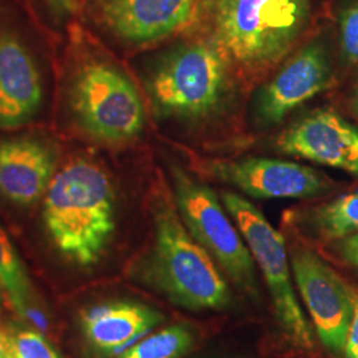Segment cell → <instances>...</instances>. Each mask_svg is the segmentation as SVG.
<instances>
[{
  "label": "cell",
  "mask_w": 358,
  "mask_h": 358,
  "mask_svg": "<svg viewBox=\"0 0 358 358\" xmlns=\"http://www.w3.org/2000/svg\"><path fill=\"white\" fill-rule=\"evenodd\" d=\"M207 41L244 75H259L307 29L312 0H198Z\"/></svg>",
  "instance_id": "1"
},
{
  "label": "cell",
  "mask_w": 358,
  "mask_h": 358,
  "mask_svg": "<svg viewBox=\"0 0 358 358\" xmlns=\"http://www.w3.org/2000/svg\"><path fill=\"white\" fill-rule=\"evenodd\" d=\"M44 224L55 247L80 267L103 257L115 230L113 185L103 167L76 158L59 169L44 195Z\"/></svg>",
  "instance_id": "2"
},
{
  "label": "cell",
  "mask_w": 358,
  "mask_h": 358,
  "mask_svg": "<svg viewBox=\"0 0 358 358\" xmlns=\"http://www.w3.org/2000/svg\"><path fill=\"white\" fill-rule=\"evenodd\" d=\"M154 241L148 260L150 282L180 307L223 309L231 291L213 257L182 222L174 196L159 187L152 201Z\"/></svg>",
  "instance_id": "3"
},
{
  "label": "cell",
  "mask_w": 358,
  "mask_h": 358,
  "mask_svg": "<svg viewBox=\"0 0 358 358\" xmlns=\"http://www.w3.org/2000/svg\"><path fill=\"white\" fill-rule=\"evenodd\" d=\"M159 117L202 121L222 108L230 92V64L210 41L182 44L167 52L146 80Z\"/></svg>",
  "instance_id": "4"
},
{
  "label": "cell",
  "mask_w": 358,
  "mask_h": 358,
  "mask_svg": "<svg viewBox=\"0 0 358 358\" xmlns=\"http://www.w3.org/2000/svg\"><path fill=\"white\" fill-rule=\"evenodd\" d=\"M69 103L78 127L99 141H133L145 127L138 90L121 69L103 60L88 62L77 71Z\"/></svg>",
  "instance_id": "5"
},
{
  "label": "cell",
  "mask_w": 358,
  "mask_h": 358,
  "mask_svg": "<svg viewBox=\"0 0 358 358\" xmlns=\"http://www.w3.org/2000/svg\"><path fill=\"white\" fill-rule=\"evenodd\" d=\"M173 196L183 224L219 267L243 292L256 297L254 257L222 199L207 185L177 165L170 166Z\"/></svg>",
  "instance_id": "6"
},
{
  "label": "cell",
  "mask_w": 358,
  "mask_h": 358,
  "mask_svg": "<svg viewBox=\"0 0 358 358\" xmlns=\"http://www.w3.org/2000/svg\"><path fill=\"white\" fill-rule=\"evenodd\" d=\"M220 199L267 282L273 309L282 331L294 346L310 350L313 348V334L294 294L287 247L282 234L242 195L222 192Z\"/></svg>",
  "instance_id": "7"
},
{
  "label": "cell",
  "mask_w": 358,
  "mask_h": 358,
  "mask_svg": "<svg viewBox=\"0 0 358 358\" xmlns=\"http://www.w3.org/2000/svg\"><path fill=\"white\" fill-rule=\"evenodd\" d=\"M332 77V56L327 41L322 38L308 41L257 90L252 103L256 127L280 125L296 108L327 90Z\"/></svg>",
  "instance_id": "8"
},
{
  "label": "cell",
  "mask_w": 358,
  "mask_h": 358,
  "mask_svg": "<svg viewBox=\"0 0 358 358\" xmlns=\"http://www.w3.org/2000/svg\"><path fill=\"white\" fill-rule=\"evenodd\" d=\"M291 266L322 344L336 355L343 353L355 310V291L307 247H292Z\"/></svg>",
  "instance_id": "9"
},
{
  "label": "cell",
  "mask_w": 358,
  "mask_h": 358,
  "mask_svg": "<svg viewBox=\"0 0 358 358\" xmlns=\"http://www.w3.org/2000/svg\"><path fill=\"white\" fill-rule=\"evenodd\" d=\"M199 169L207 177L257 199L313 198L331 189L329 179L317 170L276 158L210 159Z\"/></svg>",
  "instance_id": "10"
},
{
  "label": "cell",
  "mask_w": 358,
  "mask_h": 358,
  "mask_svg": "<svg viewBox=\"0 0 358 358\" xmlns=\"http://www.w3.org/2000/svg\"><path fill=\"white\" fill-rule=\"evenodd\" d=\"M282 153L358 178V127L331 109H319L285 129L276 141Z\"/></svg>",
  "instance_id": "11"
},
{
  "label": "cell",
  "mask_w": 358,
  "mask_h": 358,
  "mask_svg": "<svg viewBox=\"0 0 358 358\" xmlns=\"http://www.w3.org/2000/svg\"><path fill=\"white\" fill-rule=\"evenodd\" d=\"M198 0H96L99 20L128 44L159 41L189 23Z\"/></svg>",
  "instance_id": "12"
},
{
  "label": "cell",
  "mask_w": 358,
  "mask_h": 358,
  "mask_svg": "<svg viewBox=\"0 0 358 358\" xmlns=\"http://www.w3.org/2000/svg\"><path fill=\"white\" fill-rule=\"evenodd\" d=\"M43 103V81L36 60L13 32H0V129L31 122Z\"/></svg>",
  "instance_id": "13"
},
{
  "label": "cell",
  "mask_w": 358,
  "mask_h": 358,
  "mask_svg": "<svg viewBox=\"0 0 358 358\" xmlns=\"http://www.w3.org/2000/svg\"><path fill=\"white\" fill-rule=\"evenodd\" d=\"M57 171V154L34 137L0 141V195L17 206L44 198Z\"/></svg>",
  "instance_id": "14"
},
{
  "label": "cell",
  "mask_w": 358,
  "mask_h": 358,
  "mask_svg": "<svg viewBox=\"0 0 358 358\" xmlns=\"http://www.w3.org/2000/svg\"><path fill=\"white\" fill-rule=\"evenodd\" d=\"M162 320V315L152 308L115 301L85 310L83 327L93 345L103 352H115L152 331Z\"/></svg>",
  "instance_id": "15"
},
{
  "label": "cell",
  "mask_w": 358,
  "mask_h": 358,
  "mask_svg": "<svg viewBox=\"0 0 358 358\" xmlns=\"http://www.w3.org/2000/svg\"><path fill=\"white\" fill-rule=\"evenodd\" d=\"M307 220L313 232L325 241H340L358 234V192L316 207Z\"/></svg>",
  "instance_id": "16"
},
{
  "label": "cell",
  "mask_w": 358,
  "mask_h": 358,
  "mask_svg": "<svg viewBox=\"0 0 358 358\" xmlns=\"http://www.w3.org/2000/svg\"><path fill=\"white\" fill-rule=\"evenodd\" d=\"M194 341L192 328L176 324L129 348L121 358H182L192 349Z\"/></svg>",
  "instance_id": "17"
},
{
  "label": "cell",
  "mask_w": 358,
  "mask_h": 358,
  "mask_svg": "<svg viewBox=\"0 0 358 358\" xmlns=\"http://www.w3.org/2000/svg\"><path fill=\"white\" fill-rule=\"evenodd\" d=\"M0 284L13 309L22 316L26 313L31 287L26 271L6 231L0 227Z\"/></svg>",
  "instance_id": "18"
},
{
  "label": "cell",
  "mask_w": 358,
  "mask_h": 358,
  "mask_svg": "<svg viewBox=\"0 0 358 358\" xmlns=\"http://www.w3.org/2000/svg\"><path fill=\"white\" fill-rule=\"evenodd\" d=\"M341 62L358 64V0H345L337 15Z\"/></svg>",
  "instance_id": "19"
},
{
  "label": "cell",
  "mask_w": 358,
  "mask_h": 358,
  "mask_svg": "<svg viewBox=\"0 0 358 358\" xmlns=\"http://www.w3.org/2000/svg\"><path fill=\"white\" fill-rule=\"evenodd\" d=\"M13 358H59L45 338L32 331L10 334Z\"/></svg>",
  "instance_id": "20"
},
{
  "label": "cell",
  "mask_w": 358,
  "mask_h": 358,
  "mask_svg": "<svg viewBox=\"0 0 358 358\" xmlns=\"http://www.w3.org/2000/svg\"><path fill=\"white\" fill-rule=\"evenodd\" d=\"M345 358H358V294L355 292V310L346 336Z\"/></svg>",
  "instance_id": "21"
},
{
  "label": "cell",
  "mask_w": 358,
  "mask_h": 358,
  "mask_svg": "<svg viewBox=\"0 0 358 358\" xmlns=\"http://www.w3.org/2000/svg\"><path fill=\"white\" fill-rule=\"evenodd\" d=\"M337 251L346 263L358 267V234L340 239Z\"/></svg>",
  "instance_id": "22"
},
{
  "label": "cell",
  "mask_w": 358,
  "mask_h": 358,
  "mask_svg": "<svg viewBox=\"0 0 358 358\" xmlns=\"http://www.w3.org/2000/svg\"><path fill=\"white\" fill-rule=\"evenodd\" d=\"M52 16L57 20H65L76 11L78 0H45Z\"/></svg>",
  "instance_id": "23"
},
{
  "label": "cell",
  "mask_w": 358,
  "mask_h": 358,
  "mask_svg": "<svg viewBox=\"0 0 358 358\" xmlns=\"http://www.w3.org/2000/svg\"><path fill=\"white\" fill-rule=\"evenodd\" d=\"M0 358L11 357V344L10 334L0 325Z\"/></svg>",
  "instance_id": "24"
},
{
  "label": "cell",
  "mask_w": 358,
  "mask_h": 358,
  "mask_svg": "<svg viewBox=\"0 0 358 358\" xmlns=\"http://www.w3.org/2000/svg\"><path fill=\"white\" fill-rule=\"evenodd\" d=\"M352 108H353V112L355 115H357L358 118V77L356 84H355V88H353V94H352Z\"/></svg>",
  "instance_id": "25"
},
{
  "label": "cell",
  "mask_w": 358,
  "mask_h": 358,
  "mask_svg": "<svg viewBox=\"0 0 358 358\" xmlns=\"http://www.w3.org/2000/svg\"><path fill=\"white\" fill-rule=\"evenodd\" d=\"M3 292H4V289H3V287H1V284H0V306H1V303H3Z\"/></svg>",
  "instance_id": "26"
}]
</instances>
